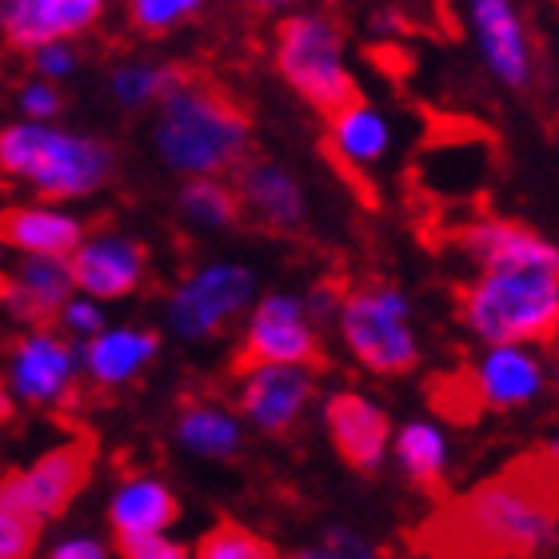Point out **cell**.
<instances>
[{"label":"cell","mask_w":559,"mask_h":559,"mask_svg":"<svg viewBox=\"0 0 559 559\" xmlns=\"http://www.w3.org/2000/svg\"><path fill=\"white\" fill-rule=\"evenodd\" d=\"M176 436H180V443H185L188 452L204 455V460H228L240 448V424H236V416L209 396L180 400Z\"/></svg>","instance_id":"7402d4cb"},{"label":"cell","mask_w":559,"mask_h":559,"mask_svg":"<svg viewBox=\"0 0 559 559\" xmlns=\"http://www.w3.org/2000/svg\"><path fill=\"white\" fill-rule=\"evenodd\" d=\"M112 536H132V532H164L180 520V500L164 488L160 479H129L117 491V500L108 508Z\"/></svg>","instance_id":"603a6c76"},{"label":"cell","mask_w":559,"mask_h":559,"mask_svg":"<svg viewBox=\"0 0 559 559\" xmlns=\"http://www.w3.org/2000/svg\"><path fill=\"white\" fill-rule=\"evenodd\" d=\"M332 448L356 476H376L388 452V416L356 392H336L324 408Z\"/></svg>","instance_id":"5bb4252c"},{"label":"cell","mask_w":559,"mask_h":559,"mask_svg":"<svg viewBox=\"0 0 559 559\" xmlns=\"http://www.w3.org/2000/svg\"><path fill=\"white\" fill-rule=\"evenodd\" d=\"M4 419H12V396H9V388H4V376H0V424Z\"/></svg>","instance_id":"e575fe53"},{"label":"cell","mask_w":559,"mask_h":559,"mask_svg":"<svg viewBox=\"0 0 559 559\" xmlns=\"http://www.w3.org/2000/svg\"><path fill=\"white\" fill-rule=\"evenodd\" d=\"M156 148L180 173H233L252 156V112L216 76L176 64L173 88L160 96Z\"/></svg>","instance_id":"7a4b0ae2"},{"label":"cell","mask_w":559,"mask_h":559,"mask_svg":"<svg viewBox=\"0 0 559 559\" xmlns=\"http://www.w3.org/2000/svg\"><path fill=\"white\" fill-rule=\"evenodd\" d=\"M33 64H36V72L60 76V72H69L72 64H76V52H72V48H64L60 40H52V45L33 48Z\"/></svg>","instance_id":"1f68e13d"},{"label":"cell","mask_w":559,"mask_h":559,"mask_svg":"<svg viewBox=\"0 0 559 559\" xmlns=\"http://www.w3.org/2000/svg\"><path fill=\"white\" fill-rule=\"evenodd\" d=\"M252 288H257V280H252V272L240 269V264H209V269L192 272L173 292L168 320H173V328L180 336L209 340L245 312Z\"/></svg>","instance_id":"9c48e42d"},{"label":"cell","mask_w":559,"mask_h":559,"mask_svg":"<svg viewBox=\"0 0 559 559\" xmlns=\"http://www.w3.org/2000/svg\"><path fill=\"white\" fill-rule=\"evenodd\" d=\"M233 185L240 192L245 216L264 228V233H296L304 224V197L300 185L292 180L280 164L248 156L233 168Z\"/></svg>","instance_id":"9a60e30c"},{"label":"cell","mask_w":559,"mask_h":559,"mask_svg":"<svg viewBox=\"0 0 559 559\" xmlns=\"http://www.w3.org/2000/svg\"><path fill=\"white\" fill-rule=\"evenodd\" d=\"M276 72L288 81L292 93L304 96L324 117L360 96L344 64V33L328 12L284 16L276 24Z\"/></svg>","instance_id":"5b68a950"},{"label":"cell","mask_w":559,"mask_h":559,"mask_svg":"<svg viewBox=\"0 0 559 559\" xmlns=\"http://www.w3.org/2000/svg\"><path fill=\"white\" fill-rule=\"evenodd\" d=\"M52 556L57 559H100L105 556V548H100L96 539H69V544H60Z\"/></svg>","instance_id":"836d02e7"},{"label":"cell","mask_w":559,"mask_h":559,"mask_svg":"<svg viewBox=\"0 0 559 559\" xmlns=\"http://www.w3.org/2000/svg\"><path fill=\"white\" fill-rule=\"evenodd\" d=\"M548 348H551V380H556V392H559V336L551 340Z\"/></svg>","instance_id":"d590c367"},{"label":"cell","mask_w":559,"mask_h":559,"mask_svg":"<svg viewBox=\"0 0 559 559\" xmlns=\"http://www.w3.org/2000/svg\"><path fill=\"white\" fill-rule=\"evenodd\" d=\"M396 455L404 476L416 484L424 496H436L440 500L443 488H448V448H443V436L431 424H408V428L396 436Z\"/></svg>","instance_id":"cb8c5ba5"},{"label":"cell","mask_w":559,"mask_h":559,"mask_svg":"<svg viewBox=\"0 0 559 559\" xmlns=\"http://www.w3.org/2000/svg\"><path fill=\"white\" fill-rule=\"evenodd\" d=\"M96 467V436L76 431L72 440L57 443L28 472H4L0 476V503L36 520H57L69 512V503L88 488Z\"/></svg>","instance_id":"52a82bcc"},{"label":"cell","mask_w":559,"mask_h":559,"mask_svg":"<svg viewBox=\"0 0 559 559\" xmlns=\"http://www.w3.org/2000/svg\"><path fill=\"white\" fill-rule=\"evenodd\" d=\"M467 376H472V388H476V400L484 412L524 408L544 388V368H539L536 356H527L524 344H496L476 372Z\"/></svg>","instance_id":"e0dca14e"},{"label":"cell","mask_w":559,"mask_h":559,"mask_svg":"<svg viewBox=\"0 0 559 559\" xmlns=\"http://www.w3.org/2000/svg\"><path fill=\"white\" fill-rule=\"evenodd\" d=\"M173 81H176V64H164V69H120L112 88H117V96L124 105L136 108V105H148V100L160 105V96L173 88Z\"/></svg>","instance_id":"83f0119b"},{"label":"cell","mask_w":559,"mask_h":559,"mask_svg":"<svg viewBox=\"0 0 559 559\" xmlns=\"http://www.w3.org/2000/svg\"><path fill=\"white\" fill-rule=\"evenodd\" d=\"M559 539V464L524 452L464 496L443 500L408 536L424 556H536Z\"/></svg>","instance_id":"6da1fadb"},{"label":"cell","mask_w":559,"mask_h":559,"mask_svg":"<svg viewBox=\"0 0 559 559\" xmlns=\"http://www.w3.org/2000/svg\"><path fill=\"white\" fill-rule=\"evenodd\" d=\"M328 120V152L336 160L340 173L376 164L388 152V124L364 96H356L352 105H344L340 112H332Z\"/></svg>","instance_id":"ffe728a7"},{"label":"cell","mask_w":559,"mask_h":559,"mask_svg":"<svg viewBox=\"0 0 559 559\" xmlns=\"http://www.w3.org/2000/svg\"><path fill=\"white\" fill-rule=\"evenodd\" d=\"M260 364H296V368H328V352L308 324V308L292 296H264L248 320L245 340L233 356V376Z\"/></svg>","instance_id":"ba28073f"},{"label":"cell","mask_w":559,"mask_h":559,"mask_svg":"<svg viewBox=\"0 0 559 559\" xmlns=\"http://www.w3.org/2000/svg\"><path fill=\"white\" fill-rule=\"evenodd\" d=\"M460 248L479 269H532L559 276V248L515 221H476L460 228Z\"/></svg>","instance_id":"7c38bea8"},{"label":"cell","mask_w":559,"mask_h":559,"mask_svg":"<svg viewBox=\"0 0 559 559\" xmlns=\"http://www.w3.org/2000/svg\"><path fill=\"white\" fill-rule=\"evenodd\" d=\"M336 316L348 352L372 376H408L416 368L419 348L408 328V300L396 284L372 280L348 292Z\"/></svg>","instance_id":"8992f818"},{"label":"cell","mask_w":559,"mask_h":559,"mask_svg":"<svg viewBox=\"0 0 559 559\" xmlns=\"http://www.w3.org/2000/svg\"><path fill=\"white\" fill-rule=\"evenodd\" d=\"M180 212L192 224H204V228H236L245 221V204H240L236 185H224V180H212V176H200V180L185 185Z\"/></svg>","instance_id":"d4e9b609"},{"label":"cell","mask_w":559,"mask_h":559,"mask_svg":"<svg viewBox=\"0 0 559 559\" xmlns=\"http://www.w3.org/2000/svg\"><path fill=\"white\" fill-rule=\"evenodd\" d=\"M236 408L245 412L264 436H288L300 424L308 400L316 396V380L296 364H260L236 376Z\"/></svg>","instance_id":"30bf717a"},{"label":"cell","mask_w":559,"mask_h":559,"mask_svg":"<svg viewBox=\"0 0 559 559\" xmlns=\"http://www.w3.org/2000/svg\"><path fill=\"white\" fill-rule=\"evenodd\" d=\"M60 105H64V96L52 84H28L21 93V108L28 117H52V112H60Z\"/></svg>","instance_id":"4dcf8cb0"},{"label":"cell","mask_w":559,"mask_h":559,"mask_svg":"<svg viewBox=\"0 0 559 559\" xmlns=\"http://www.w3.org/2000/svg\"><path fill=\"white\" fill-rule=\"evenodd\" d=\"M455 312L484 344H551L559 336V276L484 269L455 288Z\"/></svg>","instance_id":"3957f363"},{"label":"cell","mask_w":559,"mask_h":559,"mask_svg":"<svg viewBox=\"0 0 559 559\" xmlns=\"http://www.w3.org/2000/svg\"><path fill=\"white\" fill-rule=\"evenodd\" d=\"M472 16H476L479 45H484L491 72L508 88H524L532 81V57H527V36L515 16V4L512 0H472Z\"/></svg>","instance_id":"ac0fdd59"},{"label":"cell","mask_w":559,"mask_h":559,"mask_svg":"<svg viewBox=\"0 0 559 559\" xmlns=\"http://www.w3.org/2000/svg\"><path fill=\"white\" fill-rule=\"evenodd\" d=\"M60 320H64L72 332H84V336H96V332L105 328V320H100V312H96L93 304H81V300L64 304V308H60Z\"/></svg>","instance_id":"d6a6232c"},{"label":"cell","mask_w":559,"mask_h":559,"mask_svg":"<svg viewBox=\"0 0 559 559\" xmlns=\"http://www.w3.org/2000/svg\"><path fill=\"white\" fill-rule=\"evenodd\" d=\"M129 4V21L136 33L144 36H164L173 33L176 24L197 16L200 0H124Z\"/></svg>","instance_id":"4316f807"},{"label":"cell","mask_w":559,"mask_h":559,"mask_svg":"<svg viewBox=\"0 0 559 559\" xmlns=\"http://www.w3.org/2000/svg\"><path fill=\"white\" fill-rule=\"evenodd\" d=\"M84 240V224L45 209H0V245L28 257L69 260Z\"/></svg>","instance_id":"d6986e66"},{"label":"cell","mask_w":559,"mask_h":559,"mask_svg":"<svg viewBox=\"0 0 559 559\" xmlns=\"http://www.w3.org/2000/svg\"><path fill=\"white\" fill-rule=\"evenodd\" d=\"M200 559H272L276 556V544L257 532H248L245 524L236 520H221V524L204 532L197 544Z\"/></svg>","instance_id":"484cf974"},{"label":"cell","mask_w":559,"mask_h":559,"mask_svg":"<svg viewBox=\"0 0 559 559\" xmlns=\"http://www.w3.org/2000/svg\"><path fill=\"white\" fill-rule=\"evenodd\" d=\"M12 352V388L28 404H76V360L72 344L52 328H33L28 336H16Z\"/></svg>","instance_id":"8fae6325"},{"label":"cell","mask_w":559,"mask_h":559,"mask_svg":"<svg viewBox=\"0 0 559 559\" xmlns=\"http://www.w3.org/2000/svg\"><path fill=\"white\" fill-rule=\"evenodd\" d=\"M257 9H284V4H296V0H252Z\"/></svg>","instance_id":"8d00e7d4"},{"label":"cell","mask_w":559,"mask_h":559,"mask_svg":"<svg viewBox=\"0 0 559 559\" xmlns=\"http://www.w3.org/2000/svg\"><path fill=\"white\" fill-rule=\"evenodd\" d=\"M36 539H40V520L16 512L9 503H0V559L33 556Z\"/></svg>","instance_id":"f1b7e54d"},{"label":"cell","mask_w":559,"mask_h":559,"mask_svg":"<svg viewBox=\"0 0 559 559\" xmlns=\"http://www.w3.org/2000/svg\"><path fill=\"white\" fill-rule=\"evenodd\" d=\"M156 348H160V336L144 332V328L96 332L93 344L84 348V368H88L96 388H120L129 384V380H136L140 368H148Z\"/></svg>","instance_id":"44dd1931"},{"label":"cell","mask_w":559,"mask_h":559,"mask_svg":"<svg viewBox=\"0 0 559 559\" xmlns=\"http://www.w3.org/2000/svg\"><path fill=\"white\" fill-rule=\"evenodd\" d=\"M112 548L129 559H180L185 548L164 539L160 532H132V536H112Z\"/></svg>","instance_id":"f546056e"},{"label":"cell","mask_w":559,"mask_h":559,"mask_svg":"<svg viewBox=\"0 0 559 559\" xmlns=\"http://www.w3.org/2000/svg\"><path fill=\"white\" fill-rule=\"evenodd\" d=\"M548 455H551V460H556V464H559V436H556V440H551V448H548Z\"/></svg>","instance_id":"74e56055"},{"label":"cell","mask_w":559,"mask_h":559,"mask_svg":"<svg viewBox=\"0 0 559 559\" xmlns=\"http://www.w3.org/2000/svg\"><path fill=\"white\" fill-rule=\"evenodd\" d=\"M144 269H148V248L129 236H105L93 245H76V252L69 257L72 288L100 296V300H120V296L136 292Z\"/></svg>","instance_id":"4fadbf2b"},{"label":"cell","mask_w":559,"mask_h":559,"mask_svg":"<svg viewBox=\"0 0 559 559\" xmlns=\"http://www.w3.org/2000/svg\"><path fill=\"white\" fill-rule=\"evenodd\" d=\"M100 12H105V0H9L0 28L12 48L33 52L64 36L88 33L100 21Z\"/></svg>","instance_id":"2e32d148"},{"label":"cell","mask_w":559,"mask_h":559,"mask_svg":"<svg viewBox=\"0 0 559 559\" xmlns=\"http://www.w3.org/2000/svg\"><path fill=\"white\" fill-rule=\"evenodd\" d=\"M117 152L105 140L69 136L40 124L0 132V173L21 176L40 200H69L96 192L112 176Z\"/></svg>","instance_id":"277c9868"}]
</instances>
